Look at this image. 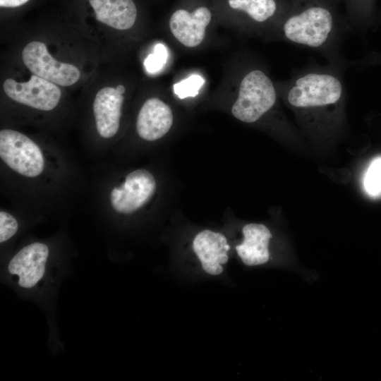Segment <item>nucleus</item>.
Listing matches in <instances>:
<instances>
[{
    "label": "nucleus",
    "mask_w": 381,
    "mask_h": 381,
    "mask_svg": "<svg viewBox=\"0 0 381 381\" xmlns=\"http://www.w3.org/2000/svg\"><path fill=\"white\" fill-rule=\"evenodd\" d=\"M169 53L162 43L155 45L154 52L150 54L144 61V66L149 73H155L162 69L167 64Z\"/></svg>",
    "instance_id": "17"
},
{
    "label": "nucleus",
    "mask_w": 381,
    "mask_h": 381,
    "mask_svg": "<svg viewBox=\"0 0 381 381\" xmlns=\"http://www.w3.org/2000/svg\"><path fill=\"white\" fill-rule=\"evenodd\" d=\"M3 88L11 99L42 111L54 109L61 95L56 84L35 75H31L30 80L25 83L8 78L4 82Z\"/></svg>",
    "instance_id": "6"
},
{
    "label": "nucleus",
    "mask_w": 381,
    "mask_h": 381,
    "mask_svg": "<svg viewBox=\"0 0 381 381\" xmlns=\"http://www.w3.org/2000/svg\"><path fill=\"white\" fill-rule=\"evenodd\" d=\"M339 0H289L277 27L279 36L293 44L314 50L327 63L353 66L341 54L351 28Z\"/></svg>",
    "instance_id": "1"
},
{
    "label": "nucleus",
    "mask_w": 381,
    "mask_h": 381,
    "mask_svg": "<svg viewBox=\"0 0 381 381\" xmlns=\"http://www.w3.org/2000/svg\"><path fill=\"white\" fill-rule=\"evenodd\" d=\"M365 187L370 195L381 192V158L375 160L370 166L365 179Z\"/></svg>",
    "instance_id": "18"
},
{
    "label": "nucleus",
    "mask_w": 381,
    "mask_h": 381,
    "mask_svg": "<svg viewBox=\"0 0 381 381\" xmlns=\"http://www.w3.org/2000/svg\"><path fill=\"white\" fill-rule=\"evenodd\" d=\"M243 241L236 246L243 262L248 266L266 263L270 258L268 244L272 234L262 224H248L243 226Z\"/></svg>",
    "instance_id": "11"
},
{
    "label": "nucleus",
    "mask_w": 381,
    "mask_h": 381,
    "mask_svg": "<svg viewBox=\"0 0 381 381\" xmlns=\"http://www.w3.org/2000/svg\"><path fill=\"white\" fill-rule=\"evenodd\" d=\"M123 96L112 87L99 90L93 103V112L99 135L104 138L114 136L120 126Z\"/></svg>",
    "instance_id": "10"
},
{
    "label": "nucleus",
    "mask_w": 381,
    "mask_h": 381,
    "mask_svg": "<svg viewBox=\"0 0 381 381\" xmlns=\"http://www.w3.org/2000/svg\"><path fill=\"white\" fill-rule=\"evenodd\" d=\"M205 82V79L201 75L193 74L175 83L173 86L174 92L180 99L194 97L198 95Z\"/></svg>",
    "instance_id": "16"
},
{
    "label": "nucleus",
    "mask_w": 381,
    "mask_h": 381,
    "mask_svg": "<svg viewBox=\"0 0 381 381\" xmlns=\"http://www.w3.org/2000/svg\"><path fill=\"white\" fill-rule=\"evenodd\" d=\"M193 247L202 269L207 273L218 275L223 272V267L219 262V255L222 251L230 250L223 234L210 230L202 231L195 236Z\"/></svg>",
    "instance_id": "13"
},
{
    "label": "nucleus",
    "mask_w": 381,
    "mask_h": 381,
    "mask_svg": "<svg viewBox=\"0 0 381 381\" xmlns=\"http://www.w3.org/2000/svg\"><path fill=\"white\" fill-rule=\"evenodd\" d=\"M29 0H0L1 7L14 8L25 4Z\"/></svg>",
    "instance_id": "21"
},
{
    "label": "nucleus",
    "mask_w": 381,
    "mask_h": 381,
    "mask_svg": "<svg viewBox=\"0 0 381 381\" xmlns=\"http://www.w3.org/2000/svg\"><path fill=\"white\" fill-rule=\"evenodd\" d=\"M353 66L358 68H367L381 66V52L370 51L357 61H353Z\"/></svg>",
    "instance_id": "20"
},
{
    "label": "nucleus",
    "mask_w": 381,
    "mask_h": 381,
    "mask_svg": "<svg viewBox=\"0 0 381 381\" xmlns=\"http://www.w3.org/2000/svg\"><path fill=\"white\" fill-rule=\"evenodd\" d=\"M22 59L33 75L61 86H70L80 77L78 68L73 64L54 59L44 43L34 41L23 50Z\"/></svg>",
    "instance_id": "4"
},
{
    "label": "nucleus",
    "mask_w": 381,
    "mask_h": 381,
    "mask_svg": "<svg viewBox=\"0 0 381 381\" xmlns=\"http://www.w3.org/2000/svg\"><path fill=\"white\" fill-rule=\"evenodd\" d=\"M381 25V7L378 9L377 17V26Z\"/></svg>",
    "instance_id": "23"
},
{
    "label": "nucleus",
    "mask_w": 381,
    "mask_h": 381,
    "mask_svg": "<svg viewBox=\"0 0 381 381\" xmlns=\"http://www.w3.org/2000/svg\"><path fill=\"white\" fill-rule=\"evenodd\" d=\"M49 255V247L40 242L30 243L21 248L9 261L8 273L17 277L19 286L35 287L46 273Z\"/></svg>",
    "instance_id": "7"
},
{
    "label": "nucleus",
    "mask_w": 381,
    "mask_h": 381,
    "mask_svg": "<svg viewBox=\"0 0 381 381\" xmlns=\"http://www.w3.org/2000/svg\"><path fill=\"white\" fill-rule=\"evenodd\" d=\"M353 32L365 34L377 26V0H339Z\"/></svg>",
    "instance_id": "15"
},
{
    "label": "nucleus",
    "mask_w": 381,
    "mask_h": 381,
    "mask_svg": "<svg viewBox=\"0 0 381 381\" xmlns=\"http://www.w3.org/2000/svg\"><path fill=\"white\" fill-rule=\"evenodd\" d=\"M0 157L10 169L25 177H37L44 170V159L39 146L17 131H0Z\"/></svg>",
    "instance_id": "3"
},
{
    "label": "nucleus",
    "mask_w": 381,
    "mask_h": 381,
    "mask_svg": "<svg viewBox=\"0 0 381 381\" xmlns=\"http://www.w3.org/2000/svg\"><path fill=\"white\" fill-rule=\"evenodd\" d=\"M289 0H229L233 9L243 12L251 21L264 24L271 20L278 23Z\"/></svg>",
    "instance_id": "14"
},
{
    "label": "nucleus",
    "mask_w": 381,
    "mask_h": 381,
    "mask_svg": "<svg viewBox=\"0 0 381 381\" xmlns=\"http://www.w3.org/2000/svg\"><path fill=\"white\" fill-rule=\"evenodd\" d=\"M156 190V181L146 169H139L129 173L123 183L114 187L110 193V203L119 214H131L152 198Z\"/></svg>",
    "instance_id": "5"
},
{
    "label": "nucleus",
    "mask_w": 381,
    "mask_h": 381,
    "mask_svg": "<svg viewBox=\"0 0 381 381\" xmlns=\"http://www.w3.org/2000/svg\"><path fill=\"white\" fill-rule=\"evenodd\" d=\"M97 20L119 30L135 23L137 8L133 0H89Z\"/></svg>",
    "instance_id": "12"
},
{
    "label": "nucleus",
    "mask_w": 381,
    "mask_h": 381,
    "mask_svg": "<svg viewBox=\"0 0 381 381\" xmlns=\"http://www.w3.org/2000/svg\"><path fill=\"white\" fill-rule=\"evenodd\" d=\"M172 123L173 114L169 106L158 98H150L140 109L136 131L143 140L154 141L165 135Z\"/></svg>",
    "instance_id": "9"
},
{
    "label": "nucleus",
    "mask_w": 381,
    "mask_h": 381,
    "mask_svg": "<svg viewBox=\"0 0 381 381\" xmlns=\"http://www.w3.org/2000/svg\"><path fill=\"white\" fill-rule=\"evenodd\" d=\"M277 91L270 78L261 69L249 71L240 82L233 116L246 123H255L276 104Z\"/></svg>",
    "instance_id": "2"
},
{
    "label": "nucleus",
    "mask_w": 381,
    "mask_h": 381,
    "mask_svg": "<svg viewBox=\"0 0 381 381\" xmlns=\"http://www.w3.org/2000/svg\"><path fill=\"white\" fill-rule=\"evenodd\" d=\"M211 18V13L206 7H199L192 13L179 9L171 16L170 30L182 44L195 47L202 42Z\"/></svg>",
    "instance_id": "8"
},
{
    "label": "nucleus",
    "mask_w": 381,
    "mask_h": 381,
    "mask_svg": "<svg viewBox=\"0 0 381 381\" xmlns=\"http://www.w3.org/2000/svg\"><path fill=\"white\" fill-rule=\"evenodd\" d=\"M116 89L117 90V91L120 93V94H123L126 91V89L124 87L123 85H119L116 86Z\"/></svg>",
    "instance_id": "22"
},
{
    "label": "nucleus",
    "mask_w": 381,
    "mask_h": 381,
    "mask_svg": "<svg viewBox=\"0 0 381 381\" xmlns=\"http://www.w3.org/2000/svg\"><path fill=\"white\" fill-rule=\"evenodd\" d=\"M18 230L16 219L10 213L0 212V243H4L12 238Z\"/></svg>",
    "instance_id": "19"
}]
</instances>
